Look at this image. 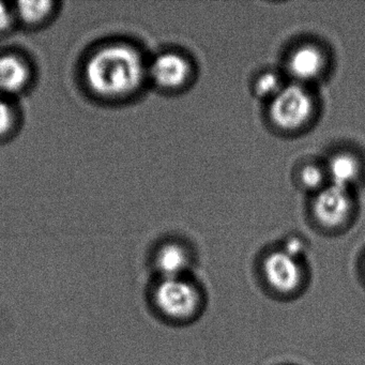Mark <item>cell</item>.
<instances>
[{
    "label": "cell",
    "mask_w": 365,
    "mask_h": 365,
    "mask_svg": "<svg viewBox=\"0 0 365 365\" xmlns=\"http://www.w3.org/2000/svg\"><path fill=\"white\" fill-rule=\"evenodd\" d=\"M285 250L287 253L292 254V256L296 257H300L302 255L303 251H304V247H303L302 241L298 238H292L286 242Z\"/></svg>",
    "instance_id": "obj_16"
},
{
    "label": "cell",
    "mask_w": 365,
    "mask_h": 365,
    "mask_svg": "<svg viewBox=\"0 0 365 365\" xmlns=\"http://www.w3.org/2000/svg\"><path fill=\"white\" fill-rule=\"evenodd\" d=\"M314 103L304 87L292 84L283 87L271 102L269 114L277 127L296 130L304 125L313 114Z\"/></svg>",
    "instance_id": "obj_3"
},
{
    "label": "cell",
    "mask_w": 365,
    "mask_h": 365,
    "mask_svg": "<svg viewBox=\"0 0 365 365\" xmlns=\"http://www.w3.org/2000/svg\"><path fill=\"white\" fill-rule=\"evenodd\" d=\"M324 173L316 165H307L300 173V181L303 187L309 190H318L324 182Z\"/></svg>",
    "instance_id": "obj_13"
},
{
    "label": "cell",
    "mask_w": 365,
    "mask_h": 365,
    "mask_svg": "<svg viewBox=\"0 0 365 365\" xmlns=\"http://www.w3.org/2000/svg\"><path fill=\"white\" fill-rule=\"evenodd\" d=\"M16 116L12 106L0 97V136L6 135L14 128Z\"/></svg>",
    "instance_id": "obj_14"
},
{
    "label": "cell",
    "mask_w": 365,
    "mask_h": 365,
    "mask_svg": "<svg viewBox=\"0 0 365 365\" xmlns=\"http://www.w3.org/2000/svg\"><path fill=\"white\" fill-rule=\"evenodd\" d=\"M51 1H20L18 4V14L27 24H38L48 18L52 12Z\"/></svg>",
    "instance_id": "obj_11"
},
{
    "label": "cell",
    "mask_w": 365,
    "mask_h": 365,
    "mask_svg": "<svg viewBox=\"0 0 365 365\" xmlns=\"http://www.w3.org/2000/svg\"><path fill=\"white\" fill-rule=\"evenodd\" d=\"M262 271L268 285L281 294H292L302 285L303 269L299 258L285 250L269 254Z\"/></svg>",
    "instance_id": "obj_4"
},
{
    "label": "cell",
    "mask_w": 365,
    "mask_h": 365,
    "mask_svg": "<svg viewBox=\"0 0 365 365\" xmlns=\"http://www.w3.org/2000/svg\"><path fill=\"white\" fill-rule=\"evenodd\" d=\"M14 22V14L5 4L0 3V33L7 31Z\"/></svg>",
    "instance_id": "obj_15"
},
{
    "label": "cell",
    "mask_w": 365,
    "mask_h": 365,
    "mask_svg": "<svg viewBox=\"0 0 365 365\" xmlns=\"http://www.w3.org/2000/svg\"><path fill=\"white\" fill-rule=\"evenodd\" d=\"M31 71L24 61L16 55L0 56V97L16 95L26 87Z\"/></svg>",
    "instance_id": "obj_8"
},
{
    "label": "cell",
    "mask_w": 365,
    "mask_h": 365,
    "mask_svg": "<svg viewBox=\"0 0 365 365\" xmlns=\"http://www.w3.org/2000/svg\"><path fill=\"white\" fill-rule=\"evenodd\" d=\"M328 175L332 185L348 187L360 175V163L350 153H337L331 158L328 164Z\"/></svg>",
    "instance_id": "obj_10"
},
{
    "label": "cell",
    "mask_w": 365,
    "mask_h": 365,
    "mask_svg": "<svg viewBox=\"0 0 365 365\" xmlns=\"http://www.w3.org/2000/svg\"><path fill=\"white\" fill-rule=\"evenodd\" d=\"M282 83L277 74L268 73L262 74L256 81L255 91L259 97L269 98L275 97L279 91H282Z\"/></svg>",
    "instance_id": "obj_12"
},
{
    "label": "cell",
    "mask_w": 365,
    "mask_h": 365,
    "mask_svg": "<svg viewBox=\"0 0 365 365\" xmlns=\"http://www.w3.org/2000/svg\"><path fill=\"white\" fill-rule=\"evenodd\" d=\"M326 59L319 48L315 46H303L297 48L289 61L288 71L298 81H311L322 73Z\"/></svg>",
    "instance_id": "obj_7"
},
{
    "label": "cell",
    "mask_w": 365,
    "mask_h": 365,
    "mask_svg": "<svg viewBox=\"0 0 365 365\" xmlns=\"http://www.w3.org/2000/svg\"><path fill=\"white\" fill-rule=\"evenodd\" d=\"M352 202L348 187L331 185L320 190L313 204L314 215L320 225L336 228L343 225L351 212Z\"/></svg>",
    "instance_id": "obj_5"
},
{
    "label": "cell",
    "mask_w": 365,
    "mask_h": 365,
    "mask_svg": "<svg viewBox=\"0 0 365 365\" xmlns=\"http://www.w3.org/2000/svg\"><path fill=\"white\" fill-rule=\"evenodd\" d=\"M155 267L163 279L183 277L191 267V256L179 243H166L158 251Z\"/></svg>",
    "instance_id": "obj_9"
},
{
    "label": "cell",
    "mask_w": 365,
    "mask_h": 365,
    "mask_svg": "<svg viewBox=\"0 0 365 365\" xmlns=\"http://www.w3.org/2000/svg\"><path fill=\"white\" fill-rule=\"evenodd\" d=\"M155 303L166 317L187 320L194 317L202 305V294L185 277L163 279L155 290Z\"/></svg>",
    "instance_id": "obj_2"
},
{
    "label": "cell",
    "mask_w": 365,
    "mask_h": 365,
    "mask_svg": "<svg viewBox=\"0 0 365 365\" xmlns=\"http://www.w3.org/2000/svg\"><path fill=\"white\" fill-rule=\"evenodd\" d=\"M191 67L182 55L163 53L153 59L148 68L151 80L162 88L175 89L182 87L189 80Z\"/></svg>",
    "instance_id": "obj_6"
},
{
    "label": "cell",
    "mask_w": 365,
    "mask_h": 365,
    "mask_svg": "<svg viewBox=\"0 0 365 365\" xmlns=\"http://www.w3.org/2000/svg\"><path fill=\"white\" fill-rule=\"evenodd\" d=\"M148 69L138 50L127 44H113L89 58L85 78L89 88L104 98H123L142 86Z\"/></svg>",
    "instance_id": "obj_1"
}]
</instances>
